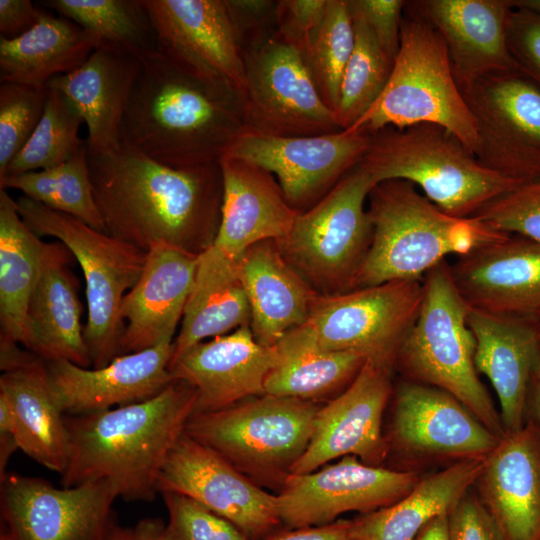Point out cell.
<instances>
[{
  "mask_svg": "<svg viewBox=\"0 0 540 540\" xmlns=\"http://www.w3.org/2000/svg\"><path fill=\"white\" fill-rule=\"evenodd\" d=\"M87 151L107 234L144 252L168 245L199 255L213 243L223 196L219 162L172 167L122 141Z\"/></svg>",
  "mask_w": 540,
  "mask_h": 540,
  "instance_id": "cell-1",
  "label": "cell"
},
{
  "mask_svg": "<svg viewBox=\"0 0 540 540\" xmlns=\"http://www.w3.org/2000/svg\"><path fill=\"white\" fill-rule=\"evenodd\" d=\"M245 129L243 99L158 50L140 55L120 128L122 142L172 167L219 162Z\"/></svg>",
  "mask_w": 540,
  "mask_h": 540,
  "instance_id": "cell-2",
  "label": "cell"
},
{
  "mask_svg": "<svg viewBox=\"0 0 540 540\" xmlns=\"http://www.w3.org/2000/svg\"><path fill=\"white\" fill-rule=\"evenodd\" d=\"M197 391L174 379L148 400L65 416L70 451L62 487L107 481L126 501H151L159 471L196 410Z\"/></svg>",
  "mask_w": 540,
  "mask_h": 540,
  "instance_id": "cell-3",
  "label": "cell"
},
{
  "mask_svg": "<svg viewBox=\"0 0 540 540\" xmlns=\"http://www.w3.org/2000/svg\"><path fill=\"white\" fill-rule=\"evenodd\" d=\"M368 201L372 240L352 290L422 280L447 256L464 255L506 235L472 218L446 215L405 180L376 184Z\"/></svg>",
  "mask_w": 540,
  "mask_h": 540,
  "instance_id": "cell-4",
  "label": "cell"
},
{
  "mask_svg": "<svg viewBox=\"0 0 540 540\" xmlns=\"http://www.w3.org/2000/svg\"><path fill=\"white\" fill-rule=\"evenodd\" d=\"M360 164L375 184L409 181L443 213L458 219L471 218L493 199L525 184L486 168L456 136L431 123L371 134Z\"/></svg>",
  "mask_w": 540,
  "mask_h": 540,
  "instance_id": "cell-5",
  "label": "cell"
},
{
  "mask_svg": "<svg viewBox=\"0 0 540 540\" xmlns=\"http://www.w3.org/2000/svg\"><path fill=\"white\" fill-rule=\"evenodd\" d=\"M422 284L420 309L399 347L395 369L402 379L450 393L502 438L499 410L475 367L476 339L467 320L470 306L447 260L429 270Z\"/></svg>",
  "mask_w": 540,
  "mask_h": 540,
  "instance_id": "cell-6",
  "label": "cell"
},
{
  "mask_svg": "<svg viewBox=\"0 0 540 540\" xmlns=\"http://www.w3.org/2000/svg\"><path fill=\"white\" fill-rule=\"evenodd\" d=\"M419 123L444 127L475 152V121L456 83L446 44L436 28L406 2L400 47L388 82L347 131L371 135L386 127Z\"/></svg>",
  "mask_w": 540,
  "mask_h": 540,
  "instance_id": "cell-7",
  "label": "cell"
},
{
  "mask_svg": "<svg viewBox=\"0 0 540 540\" xmlns=\"http://www.w3.org/2000/svg\"><path fill=\"white\" fill-rule=\"evenodd\" d=\"M16 206L34 233L58 239L79 263L86 284L84 339L91 367L109 364L119 356L123 298L138 281L147 252L24 195L16 200Z\"/></svg>",
  "mask_w": 540,
  "mask_h": 540,
  "instance_id": "cell-8",
  "label": "cell"
},
{
  "mask_svg": "<svg viewBox=\"0 0 540 540\" xmlns=\"http://www.w3.org/2000/svg\"><path fill=\"white\" fill-rule=\"evenodd\" d=\"M317 401L264 394L209 412H195L185 433L253 480L281 483L305 452Z\"/></svg>",
  "mask_w": 540,
  "mask_h": 540,
  "instance_id": "cell-9",
  "label": "cell"
},
{
  "mask_svg": "<svg viewBox=\"0 0 540 540\" xmlns=\"http://www.w3.org/2000/svg\"><path fill=\"white\" fill-rule=\"evenodd\" d=\"M375 182L360 162L277 242L287 262L331 294L350 291L371 244L365 202Z\"/></svg>",
  "mask_w": 540,
  "mask_h": 540,
  "instance_id": "cell-10",
  "label": "cell"
},
{
  "mask_svg": "<svg viewBox=\"0 0 540 540\" xmlns=\"http://www.w3.org/2000/svg\"><path fill=\"white\" fill-rule=\"evenodd\" d=\"M391 399L384 436L395 470L422 474L430 467L486 458L501 439L457 398L436 387L402 379Z\"/></svg>",
  "mask_w": 540,
  "mask_h": 540,
  "instance_id": "cell-11",
  "label": "cell"
},
{
  "mask_svg": "<svg viewBox=\"0 0 540 540\" xmlns=\"http://www.w3.org/2000/svg\"><path fill=\"white\" fill-rule=\"evenodd\" d=\"M422 295V280L317 295L302 326L320 347L360 353L368 362L393 372Z\"/></svg>",
  "mask_w": 540,
  "mask_h": 540,
  "instance_id": "cell-12",
  "label": "cell"
},
{
  "mask_svg": "<svg viewBox=\"0 0 540 540\" xmlns=\"http://www.w3.org/2000/svg\"><path fill=\"white\" fill-rule=\"evenodd\" d=\"M462 94L475 121L479 162L514 181L540 180V88L513 69L484 76Z\"/></svg>",
  "mask_w": 540,
  "mask_h": 540,
  "instance_id": "cell-13",
  "label": "cell"
},
{
  "mask_svg": "<svg viewBox=\"0 0 540 540\" xmlns=\"http://www.w3.org/2000/svg\"><path fill=\"white\" fill-rule=\"evenodd\" d=\"M0 540H108L116 489L107 481L57 488L42 478L6 473Z\"/></svg>",
  "mask_w": 540,
  "mask_h": 540,
  "instance_id": "cell-14",
  "label": "cell"
},
{
  "mask_svg": "<svg viewBox=\"0 0 540 540\" xmlns=\"http://www.w3.org/2000/svg\"><path fill=\"white\" fill-rule=\"evenodd\" d=\"M245 63L246 130L285 137L341 131L303 57L278 37L268 39Z\"/></svg>",
  "mask_w": 540,
  "mask_h": 540,
  "instance_id": "cell-15",
  "label": "cell"
},
{
  "mask_svg": "<svg viewBox=\"0 0 540 540\" xmlns=\"http://www.w3.org/2000/svg\"><path fill=\"white\" fill-rule=\"evenodd\" d=\"M156 488L160 493H179L198 501L251 540H269L283 531L277 496L185 432L165 459Z\"/></svg>",
  "mask_w": 540,
  "mask_h": 540,
  "instance_id": "cell-16",
  "label": "cell"
},
{
  "mask_svg": "<svg viewBox=\"0 0 540 540\" xmlns=\"http://www.w3.org/2000/svg\"><path fill=\"white\" fill-rule=\"evenodd\" d=\"M370 141L369 134L347 130L285 137L244 129L222 158L241 160L274 174L287 202L298 210L312 207L325 196L362 160Z\"/></svg>",
  "mask_w": 540,
  "mask_h": 540,
  "instance_id": "cell-17",
  "label": "cell"
},
{
  "mask_svg": "<svg viewBox=\"0 0 540 540\" xmlns=\"http://www.w3.org/2000/svg\"><path fill=\"white\" fill-rule=\"evenodd\" d=\"M422 474L363 463L355 456L305 474H290L277 495L288 529L332 523L350 511L362 514L388 507L406 496Z\"/></svg>",
  "mask_w": 540,
  "mask_h": 540,
  "instance_id": "cell-18",
  "label": "cell"
},
{
  "mask_svg": "<svg viewBox=\"0 0 540 540\" xmlns=\"http://www.w3.org/2000/svg\"><path fill=\"white\" fill-rule=\"evenodd\" d=\"M156 50L186 71L223 85L244 102L246 63L223 0H142Z\"/></svg>",
  "mask_w": 540,
  "mask_h": 540,
  "instance_id": "cell-19",
  "label": "cell"
},
{
  "mask_svg": "<svg viewBox=\"0 0 540 540\" xmlns=\"http://www.w3.org/2000/svg\"><path fill=\"white\" fill-rule=\"evenodd\" d=\"M391 376L367 361L341 394L320 407L309 444L290 474L309 473L345 456L381 466L388 455L382 424L394 387Z\"/></svg>",
  "mask_w": 540,
  "mask_h": 540,
  "instance_id": "cell-20",
  "label": "cell"
},
{
  "mask_svg": "<svg viewBox=\"0 0 540 540\" xmlns=\"http://www.w3.org/2000/svg\"><path fill=\"white\" fill-rule=\"evenodd\" d=\"M449 268L471 308L540 319V242L506 234L458 256Z\"/></svg>",
  "mask_w": 540,
  "mask_h": 540,
  "instance_id": "cell-21",
  "label": "cell"
},
{
  "mask_svg": "<svg viewBox=\"0 0 540 540\" xmlns=\"http://www.w3.org/2000/svg\"><path fill=\"white\" fill-rule=\"evenodd\" d=\"M173 342L117 356L100 368L67 360L46 361L50 382L64 414L80 415L142 402L172 381Z\"/></svg>",
  "mask_w": 540,
  "mask_h": 540,
  "instance_id": "cell-22",
  "label": "cell"
},
{
  "mask_svg": "<svg viewBox=\"0 0 540 540\" xmlns=\"http://www.w3.org/2000/svg\"><path fill=\"white\" fill-rule=\"evenodd\" d=\"M467 320L476 339L475 367L496 392L504 435L516 432L529 419L531 387L540 376L537 320L471 307Z\"/></svg>",
  "mask_w": 540,
  "mask_h": 540,
  "instance_id": "cell-23",
  "label": "cell"
},
{
  "mask_svg": "<svg viewBox=\"0 0 540 540\" xmlns=\"http://www.w3.org/2000/svg\"><path fill=\"white\" fill-rule=\"evenodd\" d=\"M276 359L275 347L258 343L250 326H243L196 344L169 371L173 380L196 389L195 412H209L264 395Z\"/></svg>",
  "mask_w": 540,
  "mask_h": 540,
  "instance_id": "cell-24",
  "label": "cell"
},
{
  "mask_svg": "<svg viewBox=\"0 0 540 540\" xmlns=\"http://www.w3.org/2000/svg\"><path fill=\"white\" fill-rule=\"evenodd\" d=\"M473 489L505 540H540V432L532 419L500 439Z\"/></svg>",
  "mask_w": 540,
  "mask_h": 540,
  "instance_id": "cell-25",
  "label": "cell"
},
{
  "mask_svg": "<svg viewBox=\"0 0 540 540\" xmlns=\"http://www.w3.org/2000/svg\"><path fill=\"white\" fill-rule=\"evenodd\" d=\"M199 255L168 245L147 252L143 271L124 296L119 356L173 342L191 293Z\"/></svg>",
  "mask_w": 540,
  "mask_h": 540,
  "instance_id": "cell-26",
  "label": "cell"
},
{
  "mask_svg": "<svg viewBox=\"0 0 540 540\" xmlns=\"http://www.w3.org/2000/svg\"><path fill=\"white\" fill-rule=\"evenodd\" d=\"M408 3L442 36L461 92L484 76L517 69L507 47L510 0Z\"/></svg>",
  "mask_w": 540,
  "mask_h": 540,
  "instance_id": "cell-27",
  "label": "cell"
},
{
  "mask_svg": "<svg viewBox=\"0 0 540 540\" xmlns=\"http://www.w3.org/2000/svg\"><path fill=\"white\" fill-rule=\"evenodd\" d=\"M223 196L219 227L209 246L237 263L253 245L289 234L300 211L286 200L272 175L247 162L221 158Z\"/></svg>",
  "mask_w": 540,
  "mask_h": 540,
  "instance_id": "cell-28",
  "label": "cell"
},
{
  "mask_svg": "<svg viewBox=\"0 0 540 540\" xmlns=\"http://www.w3.org/2000/svg\"><path fill=\"white\" fill-rule=\"evenodd\" d=\"M70 261L71 252L64 244L45 243L39 278L28 306L27 350L45 361L67 360L89 368L78 281L70 270Z\"/></svg>",
  "mask_w": 540,
  "mask_h": 540,
  "instance_id": "cell-29",
  "label": "cell"
},
{
  "mask_svg": "<svg viewBox=\"0 0 540 540\" xmlns=\"http://www.w3.org/2000/svg\"><path fill=\"white\" fill-rule=\"evenodd\" d=\"M140 66V55L109 44L99 45L74 71L47 85L61 91L87 125V149L117 146L120 128Z\"/></svg>",
  "mask_w": 540,
  "mask_h": 540,
  "instance_id": "cell-30",
  "label": "cell"
},
{
  "mask_svg": "<svg viewBox=\"0 0 540 540\" xmlns=\"http://www.w3.org/2000/svg\"><path fill=\"white\" fill-rule=\"evenodd\" d=\"M273 243L253 245L237 267L250 305L251 331L258 343L268 347L307 322L318 295Z\"/></svg>",
  "mask_w": 540,
  "mask_h": 540,
  "instance_id": "cell-31",
  "label": "cell"
},
{
  "mask_svg": "<svg viewBox=\"0 0 540 540\" xmlns=\"http://www.w3.org/2000/svg\"><path fill=\"white\" fill-rule=\"evenodd\" d=\"M0 397L12 414L19 448L37 463L62 474L69 459L70 439L46 361L31 352L23 362L3 371Z\"/></svg>",
  "mask_w": 540,
  "mask_h": 540,
  "instance_id": "cell-32",
  "label": "cell"
},
{
  "mask_svg": "<svg viewBox=\"0 0 540 540\" xmlns=\"http://www.w3.org/2000/svg\"><path fill=\"white\" fill-rule=\"evenodd\" d=\"M101 44L95 33L40 9L28 31L0 37V82L46 86L80 67Z\"/></svg>",
  "mask_w": 540,
  "mask_h": 540,
  "instance_id": "cell-33",
  "label": "cell"
},
{
  "mask_svg": "<svg viewBox=\"0 0 540 540\" xmlns=\"http://www.w3.org/2000/svg\"><path fill=\"white\" fill-rule=\"evenodd\" d=\"M238 263L210 248L199 254L194 284L169 368L196 344L251 323L250 305L238 277Z\"/></svg>",
  "mask_w": 540,
  "mask_h": 540,
  "instance_id": "cell-34",
  "label": "cell"
},
{
  "mask_svg": "<svg viewBox=\"0 0 540 540\" xmlns=\"http://www.w3.org/2000/svg\"><path fill=\"white\" fill-rule=\"evenodd\" d=\"M486 458L462 461L422 475L396 503L353 519L357 539L412 540L434 517L450 512L473 487Z\"/></svg>",
  "mask_w": 540,
  "mask_h": 540,
  "instance_id": "cell-35",
  "label": "cell"
},
{
  "mask_svg": "<svg viewBox=\"0 0 540 540\" xmlns=\"http://www.w3.org/2000/svg\"><path fill=\"white\" fill-rule=\"evenodd\" d=\"M277 359L265 382V394L317 401L347 388L367 362L352 351L320 347L307 330L297 327L275 345Z\"/></svg>",
  "mask_w": 540,
  "mask_h": 540,
  "instance_id": "cell-36",
  "label": "cell"
},
{
  "mask_svg": "<svg viewBox=\"0 0 540 540\" xmlns=\"http://www.w3.org/2000/svg\"><path fill=\"white\" fill-rule=\"evenodd\" d=\"M23 221L16 200L0 189V340L28 347L27 312L45 243Z\"/></svg>",
  "mask_w": 540,
  "mask_h": 540,
  "instance_id": "cell-37",
  "label": "cell"
},
{
  "mask_svg": "<svg viewBox=\"0 0 540 540\" xmlns=\"http://www.w3.org/2000/svg\"><path fill=\"white\" fill-rule=\"evenodd\" d=\"M8 188L19 190L50 209L105 232V224L93 196L86 140L70 159L58 166L6 175L0 179V189Z\"/></svg>",
  "mask_w": 540,
  "mask_h": 540,
  "instance_id": "cell-38",
  "label": "cell"
},
{
  "mask_svg": "<svg viewBox=\"0 0 540 540\" xmlns=\"http://www.w3.org/2000/svg\"><path fill=\"white\" fill-rule=\"evenodd\" d=\"M43 5L95 33L102 44L137 55L156 50L155 34L142 0H49Z\"/></svg>",
  "mask_w": 540,
  "mask_h": 540,
  "instance_id": "cell-39",
  "label": "cell"
},
{
  "mask_svg": "<svg viewBox=\"0 0 540 540\" xmlns=\"http://www.w3.org/2000/svg\"><path fill=\"white\" fill-rule=\"evenodd\" d=\"M349 8L355 42L343 74L335 113L341 130L352 127L379 98L393 67V62L380 47L368 24L359 13Z\"/></svg>",
  "mask_w": 540,
  "mask_h": 540,
  "instance_id": "cell-40",
  "label": "cell"
},
{
  "mask_svg": "<svg viewBox=\"0 0 540 540\" xmlns=\"http://www.w3.org/2000/svg\"><path fill=\"white\" fill-rule=\"evenodd\" d=\"M48 89L43 115L28 141L8 165L5 176L58 166L85 143L79 137L84 120L77 108L61 91L49 86Z\"/></svg>",
  "mask_w": 540,
  "mask_h": 540,
  "instance_id": "cell-41",
  "label": "cell"
},
{
  "mask_svg": "<svg viewBox=\"0 0 540 540\" xmlns=\"http://www.w3.org/2000/svg\"><path fill=\"white\" fill-rule=\"evenodd\" d=\"M354 42V25L348 0H328L322 24L303 59L323 101L334 113L338 108L341 82Z\"/></svg>",
  "mask_w": 540,
  "mask_h": 540,
  "instance_id": "cell-42",
  "label": "cell"
},
{
  "mask_svg": "<svg viewBox=\"0 0 540 540\" xmlns=\"http://www.w3.org/2000/svg\"><path fill=\"white\" fill-rule=\"evenodd\" d=\"M48 92L47 85L0 84V179L37 127Z\"/></svg>",
  "mask_w": 540,
  "mask_h": 540,
  "instance_id": "cell-43",
  "label": "cell"
},
{
  "mask_svg": "<svg viewBox=\"0 0 540 540\" xmlns=\"http://www.w3.org/2000/svg\"><path fill=\"white\" fill-rule=\"evenodd\" d=\"M471 218L496 232L540 242V180L493 199Z\"/></svg>",
  "mask_w": 540,
  "mask_h": 540,
  "instance_id": "cell-44",
  "label": "cell"
},
{
  "mask_svg": "<svg viewBox=\"0 0 540 540\" xmlns=\"http://www.w3.org/2000/svg\"><path fill=\"white\" fill-rule=\"evenodd\" d=\"M168 511L165 540H251L233 523L179 493H161Z\"/></svg>",
  "mask_w": 540,
  "mask_h": 540,
  "instance_id": "cell-45",
  "label": "cell"
},
{
  "mask_svg": "<svg viewBox=\"0 0 540 540\" xmlns=\"http://www.w3.org/2000/svg\"><path fill=\"white\" fill-rule=\"evenodd\" d=\"M328 0H281L275 5L277 37L305 57L318 32Z\"/></svg>",
  "mask_w": 540,
  "mask_h": 540,
  "instance_id": "cell-46",
  "label": "cell"
},
{
  "mask_svg": "<svg viewBox=\"0 0 540 540\" xmlns=\"http://www.w3.org/2000/svg\"><path fill=\"white\" fill-rule=\"evenodd\" d=\"M507 47L516 68L540 88V15L513 9L507 25Z\"/></svg>",
  "mask_w": 540,
  "mask_h": 540,
  "instance_id": "cell-47",
  "label": "cell"
},
{
  "mask_svg": "<svg viewBox=\"0 0 540 540\" xmlns=\"http://www.w3.org/2000/svg\"><path fill=\"white\" fill-rule=\"evenodd\" d=\"M449 540H505L473 487L448 514Z\"/></svg>",
  "mask_w": 540,
  "mask_h": 540,
  "instance_id": "cell-48",
  "label": "cell"
},
{
  "mask_svg": "<svg viewBox=\"0 0 540 540\" xmlns=\"http://www.w3.org/2000/svg\"><path fill=\"white\" fill-rule=\"evenodd\" d=\"M374 33L380 47L394 63L400 47L401 23L405 8L402 0H348Z\"/></svg>",
  "mask_w": 540,
  "mask_h": 540,
  "instance_id": "cell-49",
  "label": "cell"
},
{
  "mask_svg": "<svg viewBox=\"0 0 540 540\" xmlns=\"http://www.w3.org/2000/svg\"><path fill=\"white\" fill-rule=\"evenodd\" d=\"M39 8L30 0H0V33L6 39L16 38L37 21Z\"/></svg>",
  "mask_w": 540,
  "mask_h": 540,
  "instance_id": "cell-50",
  "label": "cell"
},
{
  "mask_svg": "<svg viewBox=\"0 0 540 540\" xmlns=\"http://www.w3.org/2000/svg\"><path fill=\"white\" fill-rule=\"evenodd\" d=\"M269 540H358L352 520H336L332 523L287 529L276 534Z\"/></svg>",
  "mask_w": 540,
  "mask_h": 540,
  "instance_id": "cell-51",
  "label": "cell"
},
{
  "mask_svg": "<svg viewBox=\"0 0 540 540\" xmlns=\"http://www.w3.org/2000/svg\"><path fill=\"white\" fill-rule=\"evenodd\" d=\"M17 448L14 420L8 404L0 397V479L6 475L9 459Z\"/></svg>",
  "mask_w": 540,
  "mask_h": 540,
  "instance_id": "cell-52",
  "label": "cell"
},
{
  "mask_svg": "<svg viewBox=\"0 0 540 540\" xmlns=\"http://www.w3.org/2000/svg\"><path fill=\"white\" fill-rule=\"evenodd\" d=\"M165 523L161 518H144L131 528L129 540H165Z\"/></svg>",
  "mask_w": 540,
  "mask_h": 540,
  "instance_id": "cell-53",
  "label": "cell"
},
{
  "mask_svg": "<svg viewBox=\"0 0 540 540\" xmlns=\"http://www.w3.org/2000/svg\"><path fill=\"white\" fill-rule=\"evenodd\" d=\"M448 514L446 512L434 517L412 540H449Z\"/></svg>",
  "mask_w": 540,
  "mask_h": 540,
  "instance_id": "cell-54",
  "label": "cell"
},
{
  "mask_svg": "<svg viewBox=\"0 0 540 540\" xmlns=\"http://www.w3.org/2000/svg\"><path fill=\"white\" fill-rule=\"evenodd\" d=\"M532 413V419L537 425L540 432V376L535 379L532 384L529 404H528V413Z\"/></svg>",
  "mask_w": 540,
  "mask_h": 540,
  "instance_id": "cell-55",
  "label": "cell"
},
{
  "mask_svg": "<svg viewBox=\"0 0 540 540\" xmlns=\"http://www.w3.org/2000/svg\"><path fill=\"white\" fill-rule=\"evenodd\" d=\"M513 9H522L540 15V0H510Z\"/></svg>",
  "mask_w": 540,
  "mask_h": 540,
  "instance_id": "cell-56",
  "label": "cell"
},
{
  "mask_svg": "<svg viewBox=\"0 0 540 540\" xmlns=\"http://www.w3.org/2000/svg\"><path fill=\"white\" fill-rule=\"evenodd\" d=\"M130 533L131 528H123L116 525L113 528L108 540H129Z\"/></svg>",
  "mask_w": 540,
  "mask_h": 540,
  "instance_id": "cell-57",
  "label": "cell"
},
{
  "mask_svg": "<svg viewBox=\"0 0 540 540\" xmlns=\"http://www.w3.org/2000/svg\"><path fill=\"white\" fill-rule=\"evenodd\" d=\"M537 327H538V333H539V339H540V319L537 320Z\"/></svg>",
  "mask_w": 540,
  "mask_h": 540,
  "instance_id": "cell-58",
  "label": "cell"
}]
</instances>
